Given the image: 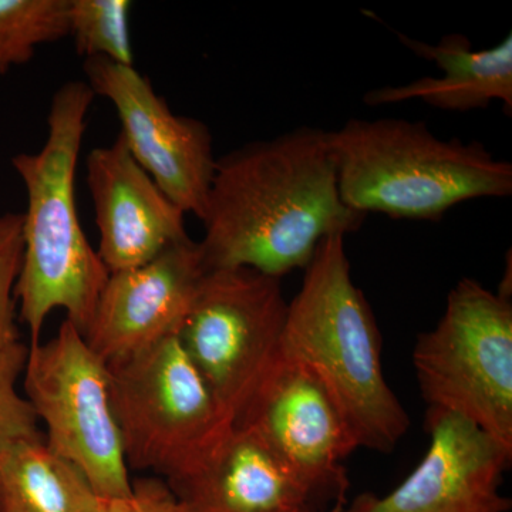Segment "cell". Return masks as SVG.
<instances>
[{"instance_id":"obj_20","label":"cell","mask_w":512,"mask_h":512,"mask_svg":"<svg viewBox=\"0 0 512 512\" xmlns=\"http://www.w3.org/2000/svg\"><path fill=\"white\" fill-rule=\"evenodd\" d=\"M23 214L0 215V349L20 342L15 288L23 258Z\"/></svg>"},{"instance_id":"obj_3","label":"cell","mask_w":512,"mask_h":512,"mask_svg":"<svg viewBox=\"0 0 512 512\" xmlns=\"http://www.w3.org/2000/svg\"><path fill=\"white\" fill-rule=\"evenodd\" d=\"M345 235L323 239L288 302L281 350L316 376L357 447L392 453L410 427L382 365V336L355 285Z\"/></svg>"},{"instance_id":"obj_5","label":"cell","mask_w":512,"mask_h":512,"mask_svg":"<svg viewBox=\"0 0 512 512\" xmlns=\"http://www.w3.org/2000/svg\"><path fill=\"white\" fill-rule=\"evenodd\" d=\"M128 468L183 476L234 427L178 335L107 363Z\"/></svg>"},{"instance_id":"obj_7","label":"cell","mask_w":512,"mask_h":512,"mask_svg":"<svg viewBox=\"0 0 512 512\" xmlns=\"http://www.w3.org/2000/svg\"><path fill=\"white\" fill-rule=\"evenodd\" d=\"M23 373L26 400L46 426L47 447L79 467L97 497L131 494L109 367L80 330L66 319L55 338L30 345Z\"/></svg>"},{"instance_id":"obj_10","label":"cell","mask_w":512,"mask_h":512,"mask_svg":"<svg viewBox=\"0 0 512 512\" xmlns=\"http://www.w3.org/2000/svg\"><path fill=\"white\" fill-rule=\"evenodd\" d=\"M87 84L111 101L131 156L185 214L202 218L217 158L210 128L177 116L134 66L84 59Z\"/></svg>"},{"instance_id":"obj_9","label":"cell","mask_w":512,"mask_h":512,"mask_svg":"<svg viewBox=\"0 0 512 512\" xmlns=\"http://www.w3.org/2000/svg\"><path fill=\"white\" fill-rule=\"evenodd\" d=\"M235 426L247 427L323 505L343 512L346 458L357 444L332 397L308 367L279 352Z\"/></svg>"},{"instance_id":"obj_4","label":"cell","mask_w":512,"mask_h":512,"mask_svg":"<svg viewBox=\"0 0 512 512\" xmlns=\"http://www.w3.org/2000/svg\"><path fill=\"white\" fill-rule=\"evenodd\" d=\"M340 197L362 214L440 221L451 208L512 192V164L480 141L439 138L424 121L352 119L329 131Z\"/></svg>"},{"instance_id":"obj_17","label":"cell","mask_w":512,"mask_h":512,"mask_svg":"<svg viewBox=\"0 0 512 512\" xmlns=\"http://www.w3.org/2000/svg\"><path fill=\"white\" fill-rule=\"evenodd\" d=\"M69 36V0H0V76Z\"/></svg>"},{"instance_id":"obj_1","label":"cell","mask_w":512,"mask_h":512,"mask_svg":"<svg viewBox=\"0 0 512 512\" xmlns=\"http://www.w3.org/2000/svg\"><path fill=\"white\" fill-rule=\"evenodd\" d=\"M366 217L340 197L329 131L299 127L217 160L198 245L207 271L282 279L305 271L323 239L356 232Z\"/></svg>"},{"instance_id":"obj_8","label":"cell","mask_w":512,"mask_h":512,"mask_svg":"<svg viewBox=\"0 0 512 512\" xmlns=\"http://www.w3.org/2000/svg\"><path fill=\"white\" fill-rule=\"evenodd\" d=\"M281 279L254 269L208 271L178 339L232 424L281 352Z\"/></svg>"},{"instance_id":"obj_14","label":"cell","mask_w":512,"mask_h":512,"mask_svg":"<svg viewBox=\"0 0 512 512\" xmlns=\"http://www.w3.org/2000/svg\"><path fill=\"white\" fill-rule=\"evenodd\" d=\"M167 484L188 512H325L265 441L242 426Z\"/></svg>"},{"instance_id":"obj_2","label":"cell","mask_w":512,"mask_h":512,"mask_svg":"<svg viewBox=\"0 0 512 512\" xmlns=\"http://www.w3.org/2000/svg\"><path fill=\"white\" fill-rule=\"evenodd\" d=\"M94 99L87 82L63 84L50 103L45 146L12 158L28 194L15 296L30 345L39 343L47 316L57 308L84 336L110 276L80 224L74 185Z\"/></svg>"},{"instance_id":"obj_16","label":"cell","mask_w":512,"mask_h":512,"mask_svg":"<svg viewBox=\"0 0 512 512\" xmlns=\"http://www.w3.org/2000/svg\"><path fill=\"white\" fill-rule=\"evenodd\" d=\"M97 498L80 468L45 439L20 441L0 458V512H89Z\"/></svg>"},{"instance_id":"obj_6","label":"cell","mask_w":512,"mask_h":512,"mask_svg":"<svg viewBox=\"0 0 512 512\" xmlns=\"http://www.w3.org/2000/svg\"><path fill=\"white\" fill-rule=\"evenodd\" d=\"M427 406L458 414L512 451V303L476 279L457 282L436 328L413 350Z\"/></svg>"},{"instance_id":"obj_18","label":"cell","mask_w":512,"mask_h":512,"mask_svg":"<svg viewBox=\"0 0 512 512\" xmlns=\"http://www.w3.org/2000/svg\"><path fill=\"white\" fill-rule=\"evenodd\" d=\"M130 0H69V36L84 59L133 66Z\"/></svg>"},{"instance_id":"obj_15","label":"cell","mask_w":512,"mask_h":512,"mask_svg":"<svg viewBox=\"0 0 512 512\" xmlns=\"http://www.w3.org/2000/svg\"><path fill=\"white\" fill-rule=\"evenodd\" d=\"M400 42L414 55L436 64L441 77H423L402 86L372 90L363 97L369 106L421 100L436 109L471 111L487 109L491 101L503 103L505 113L512 111V35L490 49H474L464 35L441 37L437 45L397 33Z\"/></svg>"},{"instance_id":"obj_21","label":"cell","mask_w":512,"mask_h":512,"mask_svg":"<svg viewBox=\"0 0 512 512\" xmlns=\"http://www.w3.org/2000/svg\"><path fill=\"white\" fill-rule=\"evenodd\" d=\"M89 512H188L175 497L167 481L143 478L133 483L124 497L97 498Z\"/></svg>"},{"instance_id":"obj_19","label":"cell","mask_w":512,"mask_h":512,"mask_svg":"<svg viewBox=\"0 0 512 512\" xmlns=\"http://www.w3.org/2000/svg\"><path fill=\"white\" fill-rule=\"evenodd\" d=\"M28 353L22 342L0 349V458L20 441L45 439L32 406L18 390Z\"/></svg>"},{"instance_id":"obj_13","label":"cell","mask_w":512,"mask_h":512,"mask_svg":"<svg viewBox=\"0 0 512 512\" xmlns=\"http://www.w3.org/2000/svg\"><path fill=\"white\" fill-rule=\"evenodd\" d=\"M86 165L100 232L97 254L110 274L147 264L190 238L185 212L134 160L120 134L110 146L94 148Z\"/></svg>"},{"instance_id":"obj_11","label":"cell","mask_w":512,"mask_h":512,"mask_svg":"<svg viewBox=\"0 0 512 512\" xmlns=\"http://www.w3.org/2000/svg\"><path fill=\"white\" fill-rule=\"evenodd\" d=\"M430 446L399 487L357 495L343 512H510L501 493L512 451L470 420L427 407Z\"/></svg>"},{"instance_id":"obj_12","label":"cell","mask_w":512,"mask_h":512,"mask_svg":"<svg viewBox=\"0 0 512 512\" xmlns=\"http://www.w3.org/2000/svg\"><path fill=\"white\" fill-rule=\"evenodd\" d=\"M207 272L191 238L138 268L113 272L84 340L110 363L178 335Z\"/></svg>"}]
</instances>
